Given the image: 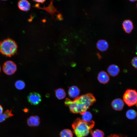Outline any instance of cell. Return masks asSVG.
Segmentation results:
<instances>
[{
    "label": "cell",
    "instance_id": "cell-26",
    "mask_svg": "<svg viewBox=\"0 0 137 137\" xmlns=\"http://www.w3.org/2000/svg\"><path fill=\"white\" fill-rule=\"evenodd\" d=\"M109 137H124L123 136H120L115 134L112 135Z\"/></svg>",
    "mask_w": 137,
    "mask_h": 137
},
{
    "label": "cell",
    "instance_id": "cell-2",
    "mask_svg": "<svg viewBox=\"0 0 137 137\" xmlns=\"http://www.w3.org/2000/svg\"><path fill=\"white\" fill-rule=\"evenodd\" d=\"M94 124L93 121L87 122L78 118L74 121L72 126L73 132L77 137H84L91 132Z\"/></svg>",
    "mask_w": 137,
    "mask_h": 137
},
{
    "label": "cell",
    "instance_id": "cell-20",
    "mask_svg": "<svg viewBox=\"0 0 137 137\" xmlns=\"http://www.w3.org/2000/svg\"><path fill=\"white\" fill-rule=\"evenodd\" d=\"M60 137H73V134L70 130L65 129L60 132Z\"/></svg>",
    "mask_w": 137,
    "mask_h": 137
},
{
    "label": "cell",
    "instance_id": "cell-17",
    "mask_svg": "<svg viewBox=\"0 0 137 137\" xmlns=\"http://www.w3.org/2000/svg\"><path fill=\"white\" fill-rule=\"evenodd\" d=\"M55 94L56 97L59 99H64L66 95V93L64 90L62 88H60L55 91Z\"/></svg>",
    "mask_w": 137,
    "mask_h": 137
},
{
    "label": "cell",
    "instance_id": "cell-5",
    "mask_svg": "<svg viewBox=\"0 0 137 137\" xmlns=\"http://www.w3.org/2000/svg\"><path fill=\"white\" fill-rule=\"evenodd\" d=\"M3 70L4 72L7 75H11L14 74L17 69L16 64L11 60L5 62L3 66Z\"/></svg>",
    "mask_w": 137,
    "mask_h": 137
},
{
    "label": "cell",
    "instance_id": "cell-4",
    "mask_svg": "<svg viewBox=\"0 0 137 137\" xmlns=\"http://www.w3.org/2000/svg\"><path fill=\"white\" fill-rule=\"evenodd\" d=\"M123 100L128 106L131 107L137 103V92L131 89L127 90L123 97Z\"/></svg>",
    "mask_w": 137,
    "mask_h": 137
},
{
    "label": "cell",
    "instance_id": "cell-24",
    "mask_svg": "<svg viewBox=\"0 0 137 137\" xmlns=\"http://www.w3.org/2000/svg\"><path fill=\"white\" fill-rule=\"evenodd\" d=\"M57 19H58L59 20H63V18L62 17V16L61 13L57 15Z\"/></svg>",
    "mask_w": 137,
    "mask_h": 137
},
{
    "label": "cell",
    "instance_id": "cell-31",
    "mask_svg": "<svg viewBox=\"0 0 137 137\" xmlns=\"http://www.w3.org/2000/svg\"><path fill=\"white\" fill-rule=\"evenodd\" d=\"M1 66H0V72H1Z\"/></svg>",
    "mask_w": 137,
    "mask_h": 137
},
{
    "label": "cell",
    "instance_id": "cell-21",
    "mask_svg": "<svg viewBox=\"0 0 137 137\" xmlns=\"http://www.w3.org/2000/svg\"><path fill=\"white\" fill-rule=\"evenodd\" d=\"M15 88L19 90H22L24 89L25 84L24 82L21 80L16 81L15 83Z\"/></svg>",
    "mask_w": 137,
    "mask_h": 137
},
{
    "label": "cell",
    "instance_id": "cell-16",
    "mask_svg": "<svg viewBox=\"0 0 137 137\" xmlns=\"http://www.w3.org/2000/svg\"><path fill=\"white\" fill-rule=\"evenodd\" d=\"M12 110H7L3 113L0 115V123L3 122L6 119L13 116L12 113Z\"/></svg>",
    "mask_w": 137,
    "mask_h": 137
},
{
    "label": "cell",
    "instance_id": "cell-3",
    "mask_svg": "<svg viewBox=\"0 0 137 137\" xmlns=\"http://www.w3.org/2000/svg\"><path fill=\"white\" fill-rule=\"evenodd\" d=\"M18 46L14 41L8 38L0 42V53L7 57H10L16 54Z\"/></svg>",
    "mask_w": 137,
    "mask_h": 137
},
{
    "label": "cell",
    "instance_id": "cell-19",
    "mask_svg": "<svg viewBox=\"0 0 137 137\" xmlns=\"http://www.w3.org/2000/svg\"><path fill=\"white\" fill-rule=\"evenodd\" d=\"M126 117L130 119H133L137 116V112L134 110L130 109L128 110L126 113Z\"/></svg>",
    "mask_w": 137,
    "mask_h": 137
},
{
    "label": "cell",
    "instance_id": "cell-11",
    "mask_svg": "<svg viewBox=\"0 0 137 137\" xmlns=\"http://www.w3.org/2000/svg\"><path fill=\"white\" fill-rule=\"evenodd\" d=\"M122 26L124 30L128 33H130L133 28L132 22L128 19L125 20L123 22Z\"/></svg>",
    "mask_w": 137,
    "mask_h": 137
},
{
    "label": "cell",
    "instance_id": "cell-12",
    "mask_svg": "<svg viewBox=\"0 0 137 137\" xmlns=\"http://www.w3.org/2000/svg\"><path fill=\"white\" fill-rule=\"evenodd\" d=\"M97 79L100 83L105 84L109 82L110 78L107 73L103 71L100 72L98 74Z\"/></svg>",
    "mask_w": 137,
    "mask_h": 137
},
{
    "label": "cell",
    "instance_id": "cell-9",
    "mask_svg": "<svg viewBox=\"0 0 137 137\" xmlns=\"http://www.w3.org/2000/svg\"><path fill=\"white\" fill-rule=\"evenodd\" d=\"M18 5L19 8L21 10L27 12L30 9L31 4L30 2L26 0L19 1Z\"/></svg>",
    "mask_w": 137,
    "mask_h": 137
},
{
    "label": "cell",
    "instance_id": "cell-32",
    "mask_svg": "<svg viewBox=\"0 0 137 137\" xmlns=\"http://www.w3.org/2000/svg\"><path fill=\"white\" fill-rule=\"evenodd\" d=\"M136 107H137V103H136Z\"/></svg>",
    "mask_w": 137,
    "mask_h": 137
},
{
    "label": "cell",
    "instance_id": "cell-27",
    "mask_svg": "<svg viewBox=\"0 0 137 137\" xmlns=\"http://www.w3.org/2000/svg\"><path fill=\"white\" fill-rule=\"evenodd\" d=\"M3 112V108L2 106L0 105V115L2 114Z\"/></svg>",
    "mask_w": 137,
    "mask_h": 137
},
{
    "label": "cell",
    "instance_id": "cell-1",
    "mask_svg": "<svg viewBox=\"0 0 137 137\" xmlns=\"http://www.w3.org/2000/svg\"><path fill=\"white\" fill-rule=\"evenodd\" d=\"M96 101V99L93 95L88 93L78 96L73 101L66 98L65 104L69 107L72 112L81 114L86 111Z\"/></svg>",
    "mask_w": 137,
    "mask_h": 137
},
{
    "label": "cell",
    "instance_id": "cell-33",
    "mask_svg": "<svg viewBox=\"0 0 137 137\" xmlns=\"http://www.w3.org/2000/svg\"></svg>",
    "mask_w": 137,
    "mask_h": 137
},
{
    "label": "cell",
    "instance_id": "cell-14",
    "mask_svg": "<svg viewBox=\"0 0 137 137\" xmlns=\"http://www.w3.org/2000/svg\"><path fill=\"white\" fill-rule=\"evenodd\" d=\"M107 71L109 74L112 76H115L118 75L120 71L119 68L116 65L112 64L108 67Z\"/></svg>",
    "mask_w": 137,
    "mask_h": 137
},
{
    "label": "cell",
    "instance_id": "cell-10",
    "mask_svg": "<svg viewBox=\"0 0 137 137\" xmlns=\"http://www.w3.org/2000/svg\"><path fill=\"white\" fill-rule=\"evenodd\" d=\"M40 119L37 116H32L28 118L27 123L28 125L30 127L37 126L40 124Z\"/></svg>",
    "mask_w": 137,
    "mask_h": 137
},
{
    "label": "cell",
    "instance_id": "cell-23",
    "mask_svg": "<svg viewBox=\"0 0 137 137\" xmlns=\"http://www.w3.org/2000/svg\"><path fill=\"white\" fill-rule=\"evenodd\" d=\"M131 63L134 67L137 69V57H134L132 59Z\"/></svg>",
    "mask_w": 137,
    "mask_h": 137
},
{
    "label": "cell",
    "instance_id": "cell-25",
    "mask_svg": "<svg viewBox=\"0 0 137 137\" xmlns=\"http://www.w3.org/2000/svg\"><path fill=\"white\" fill-rule=\"evenodd\" d=\"M34 2H38L39 3H40L42 4H43L46 1L45 0H33Z\"/></svg>",
    "mask_w": 137,
    "mask_h": 137
},
{
    "label": "cell",
    "instance_id": "cell-8",
    "mask_svg": "<svg viewBox=\"0 0 137 137\" xmlns=\"http://www.w3.org/2000/svg\"><path fill=\"white\" fill-rule=\"evenodd\" d=\"M53 1L51 0L48 6L45 7L44 6L42 8L39 7L37 8L45 10L50 14L52 15V18H54L53 15H55L54 14L55 13L57 12L59 13H60L57 11V9L55 8L54 7L53 5Z\"/></svg>",
    "mask_w": 137,
    "mask_h": 137
},
{
    "label": "cell",
    "instance_id": "cell-30",
    "mask_svg": "<svg viewBox=\"0 0 137 137\" xmlns=\"http://www.w3.org/2000/svg\"><path fill=\"white\" fill-rule=\"evenodd\" d=\"M136 54L137 55V46H136Z\"/></svg>",
    "mask_w": 137,
    "mask_h": 137
},
{
    "label": "cell",
    "instance_id": "cell-13",
    "mask_svg": "<svg viewBox=\"0 0 137 137\" xmlns=\"http://www.w3.org/2000/svg\"><path fill=\"white\" fill-rule=\"evenodd\" d=\"M80 91L76 86H72L69 88L68 91L69 96L72 98H76L79 94Z\"/></svg>",
    "mask_w": 137,
    "mask_h": 137
},
{
    "label": "cell",
    "instance_id": "cell-18",
    "mask_svg": "<svg viewBox=\"0 0 137 137\" xmlns=\"http://www.w3.org/2000/svg\"><path fill=\"white\" fill-rule=\"evenodd\" d=\"M81 114L82 115V120L83 121L87 122L91 121L92 115L90 112L86 111L83 112Z\"/></svg>",
    "mask_w": 137,
    "mask_h": 137
},
{
    "label": "cell",
    "instance_id": "cell-15",
    "mask_svg": "<svg viewBox=\"0 0 137 137\" xmlns=\"http://www.w3.org/2000/svg\"><path fill=\"white\" fill-rule=\"evenodd\" d=\"M96 46L97 49L101 51H106L109 46L107 42L104 40H99L96 44Z\"/></svg>",
    "mask_w": 137,
    "mask_h": 137
},
{
    "label": "cell",
    "instance_id": "cell-28",
    "mask_svg": "<svg viewBox=\"0 0 137 137\" xmlns=\"http://www.w3.org/2000/svg\"><path fill=\"white\" fill-rule=\"evenodd\" d=\"M33 7L37 8H38L39 7V4H36L34 6H33Z\"/></svg>",
    "mask_w": 137,
    "mask_h": 137
},
{
    "label": "cell",
    "instance_id": "cell-7",
    "mask_svg": "<svg viewBox=\"0 0 137 137\" xmlns=\"http://www.w3.org/2000/svg\"><path fill=\"white\" fill-rule=\"evenodd\" d=\"M124 103L121 99L117 98L114 100L112 102L111 106L113 108L117 111H121L123 108Z\"/></svg>",
    "mask_w": 137,
    "mask_h": 137
},
{
    "label": "cell",
    "instance_id": "cell-29",
    "mask_svg": "<svg viewBox=\"0 0 137 137\" xmlns=\"http://www.w3.org/2000/svg\"><path fill=\"white\" fill-rule=\"evenodd\" d=\"M136 1V0H130V1L131 2H135V1Z\"/></svg>",
    "mask_w": 137,
    "mask_h": 137
},
{
    "label": "cell",
    "instance_id": "cell-22",
    "mask_svg": "<svg viewBox=\"0 0 137 137\" xmlns=\"http://www.w3.org/2000/svg\"><path fill=\"white\" fill-rule=\"evenodd\" d=\"M92 137H104V133L103 131L98 129H96L91 131Z\"/></svg>",
    "mask_w": 137,
    "mask_h": 137
},
{
    "label": "cell",
    "instance_id": "cell-6",
    "mask_svg": "<svg viewBox=\"0 0 137 137\" xmlns=\"http://www.w3.org/2000/svg\"><path fill=\"white\" fill-rule=\"evenodd\" d=\"M28 102L32 105H36L39 104L41 100L40 95L38 93L33 92L30 93L27 97Z\"/></svg>",
    "mask_w": 137,
    "mask_h": 137
}]
</instances>
